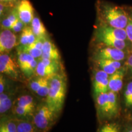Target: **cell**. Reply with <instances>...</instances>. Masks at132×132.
Listing matches in <instances>:
<instances>
[{
  "label": "cell",
  "instance_id": "obj_31",
  "mask_svg": "<svg viewBox=\"0 0 132 132\" xmlns=\"http://www.w3.org/2000/svg\"><path fill=\"white\" fill-rule=\"evenodd\" d=\"M125 30L127 34V38L132 42V19L128 21Z\"/></svg>",
  "mask_w": 132,
  "mask_h": 132
},
{
  "label": "cell",
  "instance_id": "obj_9",
  "mask_svg": "<svg viewBox=\"0 0 132 132\" xmlns=\"http://www.w3.org/2000/svg\"><path fill=\"white\" fill-rule=\"evenodd\" d=\"M109 75L102 70H97L94 76L93 87L96 96L109 90Z\"/></svg>",
  "mask_w": 132,
  "mask_h": 132
},
{
  "label": "cell",
  "instance_id": "obj_21",
  "mask_svg": "<svg viewBox=\"0 0 132 132\" xmlns=\"http://www.w3.org/2000/svg\"><path fill=\"white\" fill-rule=\"evenodd\" d=\"M17 127V132H37L33 122L22 119H15Z\"/></svg>",
  "mask_w": 132,
  "mask_h": 132
},
{
  "label": "cell",
  "instance_id": "obj_11",
  "mask_svg": "<svg viewBox=\"0 0 132 132\" xmlns=\"http://www.w3.org/2000/svg\"><path fill=\"white\" fill-rule=\"evenodd\" d=\"M95 57L96 59L121 61L124 59L125 53L122 50L107 47L99 50L95 55Z\"/></svg>",
  "mask_w": 132,
  "mask_h": 132
},
{
  "label": "cell",
  "instance_id": "obj_5",
  "mask_svg": "<svg viewBox=\"0 0 132 132\" xmlns=\"http://www.w3.org/2000/svg\"><path fill=\"white\" fill-rule=\"evenodd\" d=\"M18 64L26 77H31L36 72L38 62L36 59L29 54L19 51Z\"/></svg>",
  "mask_w": 132,
  "mask_h": 132
},
{
  "label": "cell",
  "instance_id": "obj_15",
  "mask_svg": "<svg viewBox=\"0 0 132 132\" xmlns=\"http://www.w3.org/2000/svg\"><path fill=\"white\" fill-rule=\"evenodd\" d=\"M97 107L99 114L102 116H107L108 108V92L100 94L97 96Z\"/></svg>",
  "mask_w": 132,
  "mask_h": 132
},
{
  "label": "cell",
  "instance_id": "obj_1",
  "mask_svg": "<svg viewBox=\"0 0 132 132\" xmlns=\"http://www.w3.org/2000/svg\"><path fill=\"white\" fill-rule=\"evenodd\" d=\"M66 82L63 77L56 74L50 79V89L46 103L54 113L62 110L66 94Z\"/></svg>",
  "mask_w": 132,
  "mask_h": 132
},
{
  "label": "cell",
  "instance_id": "obj_13",
  "mask_svg": "<svg viewBox=\"0 0 132 132\" xmlns=\"http://www.w3.org/2000/svg\"><path fill=\"white\" fill-rule=\"evenodd\" d=\"M124 77V70L119 69L109 77L108 89L110 91L118 92L121 89L123 85V79Z\"/></svg>",
  "mask_w": 132,
  "mask_h": 132
},
{
  "label": "cell",
  "instance_id": "obj_22",
  "mask_svg": "<svg viewBox=\"0 0 132 132\" xmlns=\"http://www.w3.org/2000/svg\"><path fill=\"white\" fill-rule=\"evenodd\" d=\"M12 105V97L7 93H1L0 95V113L4 114L11 109Z\"/></svg>",
  "mask_w": 132,
  "mask_h": 132
},
{
  "label": "cell",
  "instance_id": "obj_4",
  "mask_svg": "<svg viewBox=\"0 0 132 132\" xmlns=\"http://www.w3.org/2000/svg\"><path fill=\"white\" fill-rule=\"evenodd\" d=\"M59 69V61L42 58L38 62L36 73L39 77L50 78L57 72Z\"/></svg>",
  "mask_w": 132,
  "mask_h": 132
},
{
  "label": "cell",
  "instance_id": "obj_2",
  "mask_svg": "<svg viewBox=\"0 0 132 132\" xmlns=\"http://www.w3.org/2000/svg\"><path fill=\"white\" fill-rule=\"evenodd\" d=\"M100 16L108 26L116 28L125 29L128 22L127 14L119 6L103 4L100 6Z\"/></svg>",
  "mask_w": 132,
  "mask_h": 132
},
{
  "label": "cell",
  "instance_id": "obj_33",
  "mask_svg": "<svg viewBox=\"0 0 132 132\" xmlns=\"http://www.w3.org/2000/svg\"><path fill=\"white\" fill-rule=\"evenodd\" d=\"M16 0H0L1 3H4L8 5H12Z\"/></svg>",
  "mask_w": 132,
  "mask_h": 132
},
{
  "label": "cell",
  "instance_id": "obj_34",
  "mask_svg": "<svg viewBox=\"0 0 132 132\" xmlns=\"http://www.w3.org/2000/svg\"><path fill=\"white\" fill-rule=\"evenodd\" d=\"M127 64L128 67H131L132 69V55L130 56L127 59Z\"/></svg>",
  "mask_w": 132,
  "mask_h": 132
},
{
  "label": "cell",
  "instance_id": "obj_27",
  "mask_svg": "<svg viewBox=\"0 0 132 132\" xmlns=\"http://www.w3.org/2000/svg\"><path fill=\"white\" fill-rule=\"evenodd\" d=\"M124 101L125 105L132 107V81L128 82L124 92Z\"/></svg>",
  "mask_w": 132,
  "mask_h": 132
},
{
  "label": "cell",
  "instance_id": "obj_25",
  "mask_svg": "<svg viewBox=\"0 0 132 132\" xmlns=\"http://www.w3.org/2000/svg\"><path fill=\"white\" fill-rule=\"evenodd\" d=\"M34 110H35L32 108L15 105L13 108V113L16 116H19L26 117L30 114H32L34 113Z\"/></svg>",
  "mask_w": 132,
  "mask_h": 132
},
{
  "label": "cell",
  "instance_id": "obj_32",
  "mask_svg": "<svg viewBox=\"0 0 132 132\" xmlns=\"http://www.w3.org/2000/svg\"><path fill=\"white\" fill-rule=\"evenodd\" d=\"M5 86H6V81L1 73V77H0V94L3 93L4 92Z\"/></svg>",
  "mask_w": 132,
  "mask_h": 132
},
{
  "label": "cell",
  "instance_id": "obj_26",
  "mask_svg": "<svg viewBox=\"0 0 132 132\" xmlns=\"http://www.w3.org/2000/svg\"><path fill=\"white\" fill-rule=\"evenodd\" d=\"M98 132H121L120 125L117 123H108L101 127Z\"/></svg>",
  "mask_w": 132,
  "mask_h": 132
},
{
  "label": "cell",
  "instance_id": "obj_14",
  "mask_svg": "<svg viewBox=\"0 0 132 132\" xmlns=\"http://www.w3.org/2000/svg\"><path fill=\"white\" fill-rule=\"evenodd\" d=\"M97 64L102 70L111 75L120 69L121 63L120 61L113 60H105V59H95Z\"/></svg>",
  "mask_w": 132,
  "mask_h": 132
},
{
  "label": "cell",
  "instance_id": "obj_19",
  "mask_svg": "<svg viewBox=\"0 0 132 132\" xmlns=\"http://www.w3.org/2000/svg\"><path fill=\"white\" fill-rule=\"evenodd\" d=\"M99 42H102L103 44L108 47L115 48L119 50H122L126 46V43L125 40H119V39H114L111 37H102L97 39Z\"/></svg>",
  "mask_w": 132,
  "mask_h": 132
},
{
  "label": "cell",
  "instance_id": "obj_36",
  "mask_svg": "<svg viewBox=\"0 0 132 132\" xmlns=\"http://www.w3.org/2000/svg\"><path fill=\"white\" fill-rule=\"evenodd\" d=\"M123 132H132V126L128 127Z\"/></svg>",
  "mask_w": 132,
  "mask_h": 132
},
{
  "label": "cell",
  "instance_id": "obj_16",
  "mask_svg": "<svg viewBox=\"0 0 132 132\" xmlns=\"http://www.w3.org/2000/svg\"><path fill=\"white\" fill-rule=\"evenodd\" d=\"M108 94V108L107 117L112 118L116 116L118 113L119 105L118 98L116 92L109 90Z\"/></svg>",
  "mask_w": 132,
  "mask_h": 132
},
{
  "label": "cell",
  "instance_id": "obj_18",
  "mask_svg": "<svg viewBox=\"0 0 132 132\" xmlns=\"http://www.w3.org/2000/svg\"><path fill=\"white\" fill-rule=\"evenodd\" d=\"M19 19L17 9H14L1 20V29H11L14 23Z\"/></svg>",
  "mask_w": 132,
  "mask_h": 132
},
{
  "label": "cell",
  "instance_id": "obj_29",
  "mask_svg": "<svg viewBox=\"0 0 132 132\" xmlns=\"http://www.w3.org/2000/svg\"><path fill=\"white\" fill-rule=\"evenodd\" d=\"M46 78H45V77H39L31 81L30 84H29L31 89L34 92H36V91L39 89V87L41 86V85H42L43 82L45 81Z\"/></svg>",
  "mask_w": 132,
  "mask_h": 132
},
{
  "label": "cell",
  "instance_id": "obj_6",
  "mask_svg": "<svg viewBox=\"0 0 132 132\" xmlns=\"http://www.w3.org/2000/svg\"><path fill=\"white\" fill-rule=\"evenodd\" d=\"M19 64L7 53H1L0 55V72L11 78L16 79L19 76Z\"/></svg>",
  "mask_w": 132,
  "mask_h": 132
},
{
  "label": "cell",
  "instance_id": "obj_24",
  "mask_svg": "<svg viewBox=\"0 0 132 132\" xmlns=\"http://www.w3.org/2000/svg\"><path fill=\"white\" fill-rule=\"evenodd\" d=\"M19 51L27 53L36 59L42 57V50L35 47L32 44L28 45H21L19 48Z\"/></svg>",
  "mask_w": 132,
  "mask_h": 132
},
{
  "label": "cell",
  "instance_id": "obj_10",
  "mask_svg": "<svg viewBox=\"0 0 132 132\" xmlns=\"http://www.w3.org/2000/svg\"><path fill=\"white\" fill-rule=\"evenodd\" d=\"M16 9L19 14V19L26 25L32 22L34 18V8L29 0H20L18 4Z\"/></svg>",
  "mask_w": 132,
  "mask_h": 132
},
{
  "label": "cell",
  "instance_id": "obj_17",
  "mask_svg": "<svg viewBox=\"0 0 132 132\" xmlns=\"http://www.w3.org/2000/svg\"><path fill=\"white\" fill-rule=\"evenodd\" d=\"M36 36L34 34L31 27L26 26L22 30L20 37V44L21 45H28L35 42Z\"/></svg>",
  "mask_w": 132,
  "mask_h": 132
},
{
  "label": "cell",
  "instance_id": "obj_12",
  "mask_svg": "<svg viewBox=\"0 0 132 132\" xmlns=\"http://www.w3.org/2000/svg\"><path fill=\"white\" fill-rule=\"evenodd\" d=\"M42 58L51 59V60L60 61L61 56L58 50L52 41L47 38L44 42L42 49Z\"/></svg>",
  "mask_w": 132,
  "mask_h": 132
},
{
  "label": "cell",
  "instance_id": "obj_7",
  "mask_svg": "<svg viewBox=\"0 0 132 132\" xmlns=\"http://www.w3.org/2000/svg\"><path fill=\"white\" fill-rule=\"evenodd\" d=\"M17 45L15 32L9 29H1L0 33V52L7 53Z\"/></svg>",
  "mask_w": 132,
  "mask_h": 132
},
{
  "label": "cell",
  "instance_id": "obj_35",
  "mask_svg": "<svg viewBox=\"0 0 132 132\" xmlns=\"http://www.w3.org/2000/svg\"><path fill=\"white\" fill-rule=\"evenodd\" d=\"M0 132H9V131H8V130L6 129L4 126H3V125H1V127H0Z\"/></svg>",
  "mask_w": 132,
  "mask_h": 132
},
{
  "label": "cell",
  "instance_id": "obj_28",
  "mask_svg": "<svg viewBox=\"0 0 132 132\" xmlns=\"http://www.w3.org/2000/svg\"><path fill=\"white\" fill-rule=\"evenodd\" d=\"M50 79L47 78L36 93L40 97H47L50 89Z\"/></svg>",
  "mask_w": 132,
  "mask_h": 132
},
{
  "label": "cell",
  "instance_id": "obj_23",
  "mask_svg": "<svg viewBox=\"0 0 132 132\" xmlns=\"http://www.w3.org/2000/svg\"><path fill=\"white\" fill-rule=\"evenodd\" d=\"M15 105L35 110V103L34 102V98L31 95H25L19 97L16 101Z\"/></svg>",
  "mask_w": 132,
  "mask_h": 132
},
{
  "label": "cell",
  "instance_id": "obj_3",
  "mask_svg": "<svg viewBox=\"0 0 132 132\" xmlns=\"http://www.w3.org/2000/svg\"><path fill=\"white\" fill-rule=\"evenodd\" d=\"M56 114L47 103L40 105L34 112L32 122L38 131L47 132L53 125L56 116Z\"/></svg>",
  "mask_w": 132,
  "mask_h": 132
},
{
  "label": "cell",
  "instance_id": "obj_8",
  "mask_svg": "<svg viewBox=\"0 0 132 132\" xmlns=\"http://www.w3.org/2000/svg\"><path fill=\"white\" fill-rule=\"evenodd\" d=\"M96 39L102 37H111L125 40L127 39L125 29L116 28L110 26H103L97 29L95 33Z\"/></svg>",
  "mask_w": 132,
  "mask_h": 132
},
{
  "label": "cell",
  "instance_id": "obj_20",
  "mask_svg": "<svg viewBox=\"0 0 132 132\" xmlns=\"http://www.w3.org/2000/svg\"><path fill=\"white\" fill-rule=\"evenodd\" d=\"M31 28L36 37H46V29L38 17H34L31 22Z\"/></svg>",
  "mask_w": 132,
  "mask_h": 132
},
{
  "label": "cell",
  "instance_id": "obj_30",
  "mask_svg": "<svg viewBox=\"0 0 132 132\" xmlns=\"http://www.w3.org/2000/svg\"><path fill=\"white\" fill-rule=\"evenodd\" d=\"M24 24H25L20 19H19L14 23L11 29L14 32H19L24 29V28L25 27Z\"/></svg>",
  "mask_w": 132,
  "mask_h": 132
}]
</instances>
